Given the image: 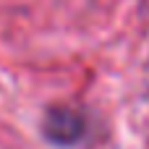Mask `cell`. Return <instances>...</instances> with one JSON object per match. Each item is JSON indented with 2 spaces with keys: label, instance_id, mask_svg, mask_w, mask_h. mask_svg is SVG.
Here are the masks:
<instances>
[{
  "label": "cell",
  "instance_id": "cell-1",
  "mask_svg": "<svg viewBox=\"0 0 149 149\" xmlns=\"http://www.w3.org/2000/svg\"><path fill=\"white\" fill-rule=\"evenodd\" d=\"M45 131L52 141H60V144H73L81 134H84V120L71 113V110H52L47 115V123H45Z\"/></svg>",
  "mask_w": 149,
  "mask_h": 149
}]
</instances>
